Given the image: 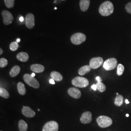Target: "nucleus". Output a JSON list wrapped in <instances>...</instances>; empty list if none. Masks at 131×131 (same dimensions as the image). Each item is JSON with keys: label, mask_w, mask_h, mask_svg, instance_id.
<instances>
[{"label": "nucleus", "mask_w": 131, "mask_h": 131, "mask_svg": "<svg viewBox=\"0 0 131 131\" xmlns=\"http://www.w3.org/2000/svg\"><path fill=\"white\" fill-rule=\"evenodd\" d=\"M61 1H65V0H61Z\"/></svg>", "instance_id": "58836bf2"}, {"label": "nucleus", "mask_w": 131, "mask_h": 131, "mask_svg": "<svg viewBox=\"0 0 131 131\" xmlns=\"http://www.w3.org/2000/svg\"><path fill=\"white\" fill-rule=\"evenodd\" d=\"M71 83L75 87L84 88L89 85V81L85 78L78 76L72 80Z\"/></svg>", "instance_id": "f03ea898"}, {"label": "nucleus", "mask_w": 131, "mask_h": 131, "mask_svg": "<svg viewBox=\"0 0 131 131\" xmlns=\"http://www.w3.org/2000/svg\"><path fill=\"white\" fill-rule=\"evenodd\" d=\"M2 15L3 19V22L6 25L12 24L14 18L12 14L7 10H3L2 12Z\"/></svg>", "instance_id": "6e6552de"}, {"label": "nucleus", "mask_w": 131, "mask_h": 131, "mask_svg": "<svg viewBox=\"0 0 131 131\" xmlns=\"http://www.w3.org/2000/svg\"><path fill=\"white\" fill-rule=\"evenodd\" d=\"M91 67L89 65H85L84 66L82 67L79 70H78V73L81 76L84 75L89 72V71L91 70Z\"/></svg>", "instance_id": "6ab92c4d"}, {"label": "nucleus", "mask_w": 131, "mask_h": 131, "mask_svg": "<svg viewBox=\"0 0 131 131\" xmlns=\"http://www.w3.org/2000/svg\"><path fill=\"white\" fill-rule=\"evenodd\" d=\"M96 79L98 81V82H101L102 81V80L100 76H97L96 78Z\"/></svg>", "instance_id": "c756f323"}, {"label": "nucleus", "mask_w": 131, "mask_h": 131, "mask_svg": "<svg viewBox=\"0 0 131 131\" xmlns=\"http://www.w3.org/2000/svg\"><path fill=\"white\" fill-rule=\"evenodd\" d=\"M114 5L110 1H106L100 5L99 11L103 16L107 17L112 14L114 12Z\"/></svg>", "instance_id": "f257e3e1"}, {"label": "nucleus", "mask_w": 131, "mask_h": 131, "mask_svg": "<svg viewBox=\"0 0 131 131\" xmlns=\"http://www.w3.org/2000/svg\"><path fill=\"white\" fill-rule=\"evenodd\" d=\"M0 131H2V130H1Z\"/></svg>", "instance_id": "ea45409f"}, {"label": "nucleus", "mask_w": 131, "mask_h": 131, "mask_svg": "<svg viewBox=\"0 0 131 131\" xmlns=\"http://www.w3.org/2000/svg\"><path fill=\"white\" fill-rule=\"evenodd\" d=\"M96 121L99 126L103 128L110 126L113 123L112 119L110 117L105 116H101L97 117Z\"/></svg>", "instance_id": "7ed1b4c3"}, {"label": "nucleus", "mask_w": 131, "mask_h": 131, "mask_svg": "<svg viewBox=\"0 0 131 131\" xmlns=\"http://www.w3.org/2000/svg\"><path fill=\"white\" fill-rule=\"evenodd\" d=\"M20 71V68L19 66H15L10 71V76L12 77H15L18 75Z\"/></svg>", "instance_id": "a211bd4d"}, {"label": "nucleus", "mask_w": 131, "mask_h": 131, "mask_svg": "<svg viewBox=\"0 0 131 131\" xmlns=\"http://www.w3.org/2000/svg\"><path fill=\"white\" fill-rule=\"evenodd\" d=\"M68 94L72 98L79 99L81 96V92L76 88H70L68 90Z\"/></svg>", "instance_id": "ddd939ff"}, {"label": "nucleus", "mask_w": 131, "mask_h": 131, "mask_svg": "<svg viewBox=\"0 0 131 131\" xmlns=\"http://www.w3.org/2000/svg\"><path fill=\"white\" fill-rule=\"evenodd\" d=\"M52 79L57 82H61L63 80V76L61 74L56 71H53L51 73Z\"/></svg>", "instance_id": "f3484780"}, {"label": "nucleus", "mask_w": 131, "mask_h": 131, "mask_svg": "<svg viewBox=\"0 0 131 131\" xmlns=\"http://www.w3.org/2000/svg\"><path fill=\"white\" fill-rule=\"evenodd\" d=\"M96 85L97 89H98L99 91H100L101 92H103L104 91H105V90H106L105 85L102 82H98L96 84Z\"/></svg>", "instance_id": "b1692460"}, {"label": "nucleus", "mask_w": 131, "mask_h": 131, "mask_svg": "<svg viewBox=\"0 0 131 131\" xmlns=\"http://www.w3.org/2000/svg\"><path fill=\"white\" fill-rule=\"evenodd\" d=\"M30 69L33 72L39 73H41L42 72H43L45 70V68H44V67L42 65L36 64H33L31 66Z\"/></svg>", "instance_id": "4468645a"}, {"label": "nucleus", "mask_w": 131, "mask_h": 131, "mask_svg": "<svg viewBox=\"0 0 131 131\" xmlns=\"http://www.w3.org/2000/svg\"><path fill=\"white\" fill-rule=\"evenodd\" d=\"M124 70V67L122 64H118L117 67V75L121 76L123 74Z\"/></svg>", "instance_id": "bb28decb"}, {"label": "nucleus", "mask_w": 131, "mask_h": 131, "mask_svg": "<svg viewBox=\"0 0 131 131\" xmlns=\"http://www.w3.org/2000/svg\"><path fill=\"white\" fill-rule=\"evenodd\" d=\"M86 37L85 35L81 33H75L70 38L71 42L74 45H80L84 42L86 40Z\"/></svg>", "instance_id": "39448f33"}, {"label": "nucleus", "mask_w": 131, "mask_h": 131, "mask_svg": "<svg viewBox=\"0 0 131 131\" xmlns=\"http://www.w3.org/2000/svg\"><path fill=\"white\" fill-rule=\"evenodd\" d=\"M125 10L128 13L131 14V2L126 5Z\"/></svg>", "instance_id": "c85d7f7f"}, {"label": "nucleus", "mask_w": 131, "mask_h": 131, "mask_svg": "<svg viewBox=\"0 0 131 131\" xmlns=\"http://www.w3.org/2000/svg\"><path fill=\"white\" fill-rule=\"evenodd\" d=\"M103 63V58L101 57H97L92 58L89 63V66L92 69H96L99 68Z\"/></svg>", "instance_id": "1a4fd4ad"}, {"label": "nucleus", "mask_w": 131, "mask_h": 131, "mask_svg": "<svg viewBox=\"0 0 131 131\" xmlns=\"http://www.w3.org/2000/svg\"><path fill=\"white\" fill-rule=\"evenodd\" d=\"M91 88L93 89L94 90H95V91H96V90L97 89V88H96V84H93V85H92Z\"/></svg>", "instance_id": "7c9ffc66"}, {"label": "nucleus", "mask_w": 131, "mask_h": 131, "mask_svg": "<svg viewBox=\"0 0 131 131\" xmlns=\"http://www.w3.org/2000/svg\"><path fill=\"white\" fill-rule=\"evenodd\" d=\"M10 49L12 51H16L19 48L18 42H12L10 44Z\"/></svg>", "instance_id": "393cba45"}, {"label": "nucleus", "mask_w": 131, "mask_h": 131, "mask_svg": "<svg viewBox=\"0 0 131 131\" xmlns=\"http://www.w3.org/2000/svg\"><path fill=\"white\" fill-rule=\"evenodd\" d=\"M21 112L25 117L32 118L36 115L35 112L29 106H23Z\"/></svg>", "instance_id": "f8f14e48"}, {"label": "nucleus", "mask_w": 131, "mask_h": 131, "mask_svg": "<svg viewBox=\"0 0 131 131\" xmlns=\"http://www.w3.org/2000/svg\"><path fill=\"white\" fill-rule=\"evenodd\" d=\"M19 131H27L28 125L24 120H20L19 122Z\"/></svg>", "instance_id": "412c9836"}, {"label": "nucleus", "mask_w": 131, "mask_h": 131, "mask_svg": "<svg viewBox=\"0 0 131 131\" xmlns=\"http://www.w3.org/2000/svg\"><path fill=\"white\" fill-rule=\"evenodd\" d=\"M92 121V113L86 111L83 113L80 118V122L83 124H89Z\"/></svg>", "instance_id": "9b49d317"}, {"label": "nucleus", "mask_w": 131, "mask_h": 131, "mask_svg": "<svg viewBox=\"0 0 131 131\" xmlns=\"http://www.w3.org/2000/svg\"><path fill=\"white\" fill-rule=\"evenodd\" d=\"M17 89L19 94L21 95H24L26 94V89L24 84L21 82H19L17 84Z\"/></svg>", "instance_id": "aec40b11"}, {"label": "nucleus", "mask_w": 131, "mask_h": 131, "mask_svg": "<svg viewBox=\"0 0 131 131\" xmlns=\"http://www.w3.org/2000/svg\"><path fill=\"white\" fill-rule=\"evenodd\" d=\"M123 97L121 95H117L115 98L114 103L117 106H121L123 104Z\"/></svg>", "instance_id": "4be33fe9"}, {"label": "nucleus", "mask_w": 131, "mask_h": 131, "mask_svg": "<svg viewBox=\"0 0 131 131\" xmlns=\"http://www.w3.org/2000/svg\"><path fill=\"white\" fill-rule=\"evenodd\" d=\"M31 75H32V76H33V77H34L35 76V74L34 73H33L32 74H31Z\"/></svg>", "instance_id": "c9c22d12"}, {"label": "nucleus", "mask_w": 131, "mask_h": 131, "mask_svg": "<svg viewBox=\"0 0 131 131\" xmlns=\"http://www.w3.org/2000/svg\"><path fill=\"white\" fill-rule=\"evenodd\" d=\"M126 116L127 117H129V115L127 114H126Z\"/></svg>", "instance_id": "4c0bfd02"}, {"label": "nucleus", "mask_w": 131, "mask_h": 131, "mask_svg": "<svg viewBox=\"0 0 131 131\" xmlns=\"http://www.w3.org/2000/svg\"><path fill=\"white\" fill-rule=\"evenodd\" d=\"M24 82L28 84V85L32 87L35 89H38L40 84L38 80L34 77L32 76L31 74H25L24 76Z\"/></svg>", "instance_id": "20e7f679"}, {"label": "nucleus", "mask_w": 131, "mask_h": 131, "mask_svg": "<svg viewBox=\"0 0 131 131\" xmlns=\"http://www.w3.org/2000/svg\"><path fill=\"white\" fill-rule=\"evenodd\" d=\"M17 58L19 61L23 62H25L28 61L29 59V55L28 53L25 52H20L17 55Z\"/></svg>", "instance_id": "dca6fc26"}, {"label": "nucleus", "mask_w": 131, "mask_h": 131, "mask_svg": "<svg viewBox=\"0 0 131 131\" xmlns=\"http://www.w3.org/2000/svg\"><path fill=\"white\" fill-rule=\"evenodd\" d=\"M3 51L2 49L0 48V55H1L3 53Z\"/></svg>", "instance_id": "72a5a7b5"}, {"label": "nucleus", "mask_w": 131, "mask_h": 131, "mask_svg": "<svg viewBox=\"0 0 131 131\" xmlns=\"http://www.w3.org/2000/svg\"><path fill=\"white\" fill-rule=\"evenodd\" d=\"M117 60L115 58L108 59L103 63V68L106 70H113L117 67Z\"/></svg>", "instance_id": "423d86ee"}, {"label": "nucleus", "mask_w": 131, "mask_h": 131, "mask_svg": "<svg viewBox=\"0 0 131 131\" xmlns=\"http://www.w3.org/2000/svg\"><path fill=\"white\" fill-rule=\"evenodd\" d=\"M90 3V0H80V7L83 12L86 11L89 7Z\"/></svg>", "instance_id": "2eb2a0df"}, {"label": "nucleus", "mask_w": 131, "mask_h": 131, "mask_svg": "<svg viewBox=\"0 0 131 131\" xmlns=\"http://www.w3.org/2000/svg\"><path fill=\"white\" fill-rule=\"evenodd\" d=\"M50 83L51 84H55V82H54V80L52 79L50 80Z\"/></svg>", "instance_id": "2f4dec72"}, {"label": "nucleus", "mask_w": 131, "mask_h": 131, "mask_svg": "<svg viewBox=\"0 0 131 131\" xmlns=\"http://www.w3.org/2000/svg\"><path fill=\"white\" fill-rule=\"evenodd\" d=\"M0 96L4 98L8 99L10 95L7 90L1 87L0 88Z\"/></svg>", "instance_id": "5701e85b"}, {"label": "nucleus", "mask_w": 131, "mask_h": 131, "mask_svg": "<svg viewBox=\"0 0 131 131\" xmlns=\"http://www.w3.org/2000/svg\"><path fill=\"white\" fill-rule=\"evenodd\" d=\"M5 6L8 8H11L13 7L14 6L15 0H4Z\"/></svg>", "instance_id": "a878e982"}, {"label": "nucleus", "mask_w": 131, "mask_h": 131, "mask_svg": "<svg viewBox=\"0 0 131 131\" xmlns=\"http://www.w3.org/2000/svg\"><path fill=\"white\" fill-rule=\"evenodd\" d=\"M59 125L55 121L47 122L42 128V131H58Z\"/></svg>", "instance_id": "0eeeda50"}, {"label": "nucleus", "mask_w": 131, "mask_h": 131, "mask_svg": "<svg viewBox=\"0 0 131 131\" xmlns=\"http://www.w3.org/2000/svg\"><path fill=\"white\" fill-rule=\"evenodd\" d=\"M25 25L28 29H32L35 26V16L32 13L27 14L25 18Z\"/></svg>", "instance_id": "9d476101"}, {"label": "nucleus", "mask_w": 131, "mask_h": 131, "mask_svg": "<svg viewBox=\"0 0 131 131\" xmlns=\"http://www.w3.org/2000/svg\"><path fill=\"white\" fill-rule=\"evenodd\" d=\"M20 41V39H17V42H19Z\"/></svg>", "instance_id": "e433bc0d"}, {"label": "nucleus", "mask_w": 131, "mask_h": 131, "mask_svg": "<svg viewBox=\"0 0 131 131\" xmlns=\"http://www.w3.org/2000/svg\"><path fill=\"white\" fill-rule=\"evenodd\" d=\"M19 20L20 21H23L24 20V18L23 17H20V18H19Z\"/></svg>", "instance_id": "473e14b6"}, {"label": "nucleus", "mask_w": 131, "mask_h": 131, "mask_svg": "<svg viewBox=\"0 0 131 131\" xmlns=\"http://www.w3.org/2000/svg\"><path fill=\"white\" fill-rule=\"evenodd\" d=\"M125 103H126V104H129V101L127 99H126V100H125Z\"/></svg>", "instance_id": "f704fd0d"}, {"label": "nucleus", "mask_w": 131, "mask_h": 131, "mask_svg": "<svg viewBox=\"0 0 131 131\" xmlns=\"http://www.w3.org/2000/svg\"><path fill=\"white\" fill-rule=\"evenodd\" d=\"M8 64V61L4 58H2L0 59V67L3 68H5Z\"/></svg>", "instance_id": "cd10ccee"}]
</instances>
